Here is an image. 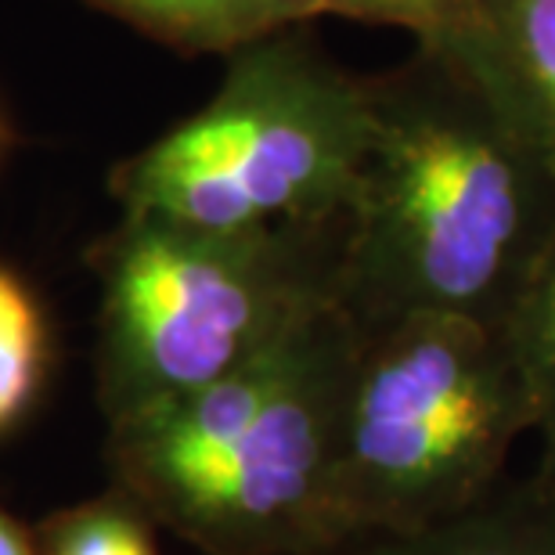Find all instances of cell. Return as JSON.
<instances>
[{
    "label": "cell",
    "instance_id": "6da1fadb",
    "mask_svg": "<svg viewBox=\"0 0 555 555\" xmlns=\"http://www.w3.org/2000/svg\"><path fill=\"white\" fill-rule=\"evenodd\" d=\"M375 138L339 235L358 325L462 314L498 325L555 238V170L473 73L415 48L372 76Z\"/></svg>",
    "mask_w": 555,
    "mask_h": 555
},
{
    "label": "cell",
    "instance_id": "7a4b0ae2",
    "mask_svg": "<svg viewBox=\"0 0 555 555\" xmlns=\"http://www.w3.org/2000/svg\"><path fill=\"white\" fill-rule=\"evenodd\" d=\"M358 339V321L332 304L238 372L108 426L116 487L203 555L332 548V473Z\"/></svg>",
    "mask_w": 555,
    "mask_h": 555
},
{
    "label": "cell",
    "instance_id": "3957f363",
    "mask_svg": "<svg viewBox=\"0 0 555 555\" xmlns=\"http://www.w3.org/2000/svg\"><path fill=\"white\" fill-rule=\"evenodd\" d=\"M339 235L343 220L217 231L119 214L91 249L102 285L98 404L108 426L224 379L339 304Z\"/></svg>",
    "mask_w": 555,
    "mask_h": 555
},
{
    "label": "cell",
    "instance_id": "277c9868",
    "mask_svg": "<svg viewBox=\"0 0 555 555\" xmlns=\"http://www.w3.org/2000/svg\"><path fill=\"white\" fill-rule=\"evenodd\" d=\"M372 138V76L288 26L231 51L217 94L113 166L108 192L119 214L195 228H328L347 214Z\"/></svg>",
    "mask_w": 555,
    "mask_h": 555
},
{
    "label": "cell",
    "instance_id": "5b68a950",
    "mask_svg": "<svg viewBox=\"0 0 555 555\" xmlns=\"http://www.w3.org/2000/svg\"><path fill=\"white\" fill-rule=\"evenodd\" d=\"M358 328L332 473L339 541L437 524L494 494L534 433L498 325L404 314Z\"/></svg>",
    "mask_w": 555,
    "mask_h": 555
},
{
    "label": "cell",
    "instance_id": "8992f818",
    "mask_svg": "<svg viewBox=\"0 0 555 555\" xmlns=\"http://www.w3.org/2000/svg\"><path fill=\"white\" fill-rule=\"evenodd\" d=\"M555 170V0H476L443 43Z\"/></svg>",
    "mask_w": 555,
    "mask_h": 555
},
{
    "label": "cell",
    "instance_id": "52a82bcc",
    "mask_svg": "<svg viewBox=\"0 0 555 555\" xmlns=\"http://www.w3.org/2000/svg\"><path fill=\"white\" fill-rule=\"evenodd\" d=\"M318 555H555V491L534 476L505 480L465 513L412 530L353 534Z\"/></svg>",
    "mask_w": 555,
    "mask_h": 555
},
{
    "label": "cell",
    "instance_id": "ba28073f",
    "mask_svg": "<svg viewBox=\"0 0 555 555\" xmlns=\"http://www.w3.org/2000/svg\"><path fill=\"white\" fill-rule=\"evenodd\" d=\"M177 54H220L318 18L314 0H80Z\"/></svg>",
    "mask_w": 555,
    "mask_h": 555
},
{
    "label": "cell",
    "instance_id": "9c48e42d",
    "mask_svg": "<svg viewBox=\"0 0 555 555\" xmlns=\"http://www.w3.org/2000/svg\"><path fill=\"white\" fill-rule=\"evenodd\" d=\"M508 358L524 379L538 437L534 480L555 491V238L498 321Z\"/></svg>",
    "mask_w": 555,
    "mask_h": 555
},
{
    "label": "cell",
    "instance_id": "30bf717a",
    "mask_svg": "<svg viewBox=\"0 0 555 555\" xmlns=\"http://www.w3.org/2000/svg\"><path fill=\"white\" fill-rule=\"evenodd\" d=\"M37 545L40 555H159L155 524L119 487L51 516Z\"/></svg>",
    "mask_w": 555,
    "mask_h": 555
},
{
    "label": "cell",
    "instance_id": "8fae6325",
    "mask_svg": "<svg viewBox=\"0 0 555 555\" xmlns=\"http://www.w3.org/2000/svg\"><path fill=\"white\" fill-rule=\"evenodd\" d=\"M48 369V328L37 296L0 268V433L26 415Z\"/></svg>",
    "mask_w": 555,
    "mask_h": 555
},
{
    "label": "cell",
    "instance_id": "7c38bea8",
    "mask_svg": "<svg viewBox=\"0 0 555 555\" xmlns=\"http://www.w3.org/2000/svg\"><path fill=\"white\" fill-rule=\"evenodd\" d=\"M476 0H314L318 15L404 29L415 48H443L469 26Z\"/></svg>",
    "mask_w": 555,
    "mask_h": 555
},
{
    "label": "cell",
    "instance_id": "4fadbf2b",
    "mask_svg": "<svg viewBox=\"0 0 555 555\" xmlns=\"http://www.w3.org/2000/svg\"><path fill=\"white\" fill-rule=\"evenodd\" d=\"M0 555H40L37 534L0 505Z\"/></svg>",
    "mask_w": 555,
    "mask_h": 555
}]
</instances>
